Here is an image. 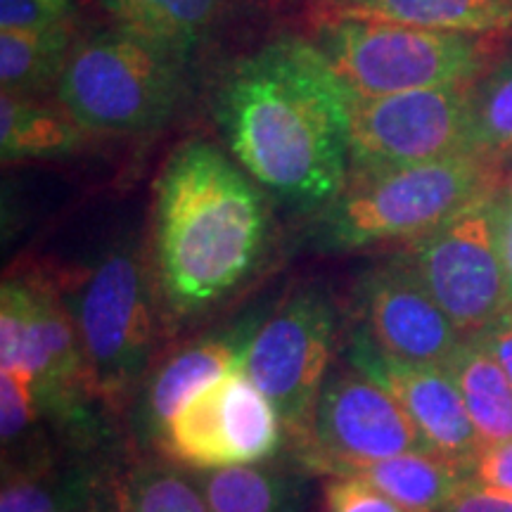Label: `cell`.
Segmentation results:
<instances>
[{
  "mask_svg": "<svg viewBox=\"0 0 512 512\" xmlns=\"http://www.w3.org/2000/svg\"><path fill=\"white\" fill-rule=\"evenodd\" d=\"M79 486H67L50 475H5L0 512H74L81 510Z\"/></svg>",
  "mask_w": 512,
  "mask_h": 512,
  "instance_id": "obj_25",
  "label": "cell"
},
{
  "mask_svg": "<svg viewBox=\"0 0 512 512\" xmlns=\"http://www.w3.org/2000/svg\"><path fill=\"white\" fill-rule=\"evenodd\" d=\"M114 498L119 512H211L192 475L159 463L131 467Z\"/></svg>",
  "mask_w": 512,
  "mask_h": 512,
  "instance_id": "obj_23",
  "label": "cell"
},
{
  "mask_svg": "<svg viewBox=\"0 0 512 512\" xmlns=\"http://www.w3.org/2000/svg\"><path fill=\"white\" fill-rule=\"evenodd\" d=\"M183 57L124 29L79 38L55 86V100L83 131L124 136L171 112Z\"/></svg>",
  "mask_w": 512,
  "mask_h": 512,
  "instance_id": "obj_5",
  "label": "cell"
},
{
  "mask_svg": "<svg viewBox=\"0 0 512 512\" xmlns=\"http://www.w3.org/2000/svg\"><path fill=\"white\" fill-rule=\"evenodd\" d=\"M347 114L349 178L453 155H477L472 133V83L380 98L347 93Z\"/></svg>",
  "mask_w": 512,
  "mask_h": 512,
  "instance_id": "obj_7",
  "label": "cell"
},
{
  "mask_svg": "<svg viewBox=\"0 0 512 512\" xmlns=\"http://www.w3.org/2000/svg\"><path fill=\"white\" fill-rule=\"evenodd\" d=\"M83 356V384L102 399L126 394L155 349V287L133 247L110 249L69 304Z\"/></svg>",
  "mask_w": 512,
  "mask_h": 512,
  "instance_id": "obj_6",
  "label": "cell"
},
{
  "mask_svg": "<svg viewBox=\"0 0 512 512\" xmlns=\"http://www.w3.org/2000/svg\"><path fill=\"white\" fill-rule=\"evenodd\" d=\"M472 339L477 344H482L496 358V363L503 368V373L512 382V306L503 316H498L494 323L486 325L477 335H472Z\"/></svg>",
  "mask_w": 512,
  "mask_h": 512,
  "instance_id": "obj_30",
  "label": "cell"
},
{
  "mask_svg": "<svg viewBox=\"0 0 512 512\" xmlns=\"http://www.w3.org/2000/svg\"><path fill=\"white\" fill-rule=\"evenodd\" d=\"M256 325L259 323H242L235 330L197 339L166 358L147 380L140 399L138 422L147 439L162 441L169 422L181 413L185 403L245 366V351Z\"/></svg>",
  "mask_w": 512,
  "mask_h": 512,
  "instance_id": "obj_15",
  "label": "cell"
},
{
  "mask_svg": "<svg viewBox=\"0 0 512 512\" xmlns=\"http://www.w3.org/2000/svg\"><path fill=\"white\" fill-rule=\"evenodd\" d=\"M306 15L313 29L337 22H389L491 36L512 29V0H309Z\"/></svg>",
  "mask_w": 512,
  "mask_h": 512,
  "instance_id": "obj_16",
  "label": "cell"
},
{
  "mask_svg": "<svg viewBox=\"0 0 512 512\" xmlns=\"http://www.w3.org/2000/svg\"><path fill=\"white\" fill-rule=\"evenodd\" d=\"M444 370L456 382L482 446L512 439V382L496 358L465 337Z\"/></svg>",
  "mask_w": 512,
  "mask_h": 512,
  "instance_id": "obj_20",
  "label": "cell"
},
{
  "mask_svg": "<svg viewBox=\"0 0 512 512\" xmlns=\"http://www.w3.org/2000/svg\"><path fill=\"white\" fill-rule=\"evenodd\" d=\"M439 512H512V498L467 482Z\"/></svg>",
  "mask_w": 512,
  "mask_h": 512,
  "instance_id": "obj_31",
  "label": "cell"
},
{
  "mask_svg": "<svg viewBox=\"0 0 512 512\" xmlns=\"http://www.w3.org/2000/svg\"><path fill=\"white\" fill-rule=\"evenodd\" d=\"M498 238H501V252L505 264V278H508L510 306H512V195H498Z\"/></svg>",
  "mask_w": 512,
  "mask_h": 512,
  "instance_id": "obj_32",
  "label": "cell"
},
{
  "mask_svg": "<svg viewBox=\"0 0 512 512\" xmlns=\"http://www.w3.org/2000/svg\"><path fill=\"white\" fill-rule=\"evenodd\" d=\"M335 477L363 479L406 512H439L470 482V467L434 451H411L344 467Z\"/></svg>",
  "mask_w": 512,
  "mask_h": 512,
  "instance_id": "obj_17",
  "label": "cell"
},
{
  "mask_svg": "<svg viewBox=\"0 0 512 512\" xmlns=\"http://www.w3.org/2000/svg\"><path fill=\"white\" fill-rule=\"evenodd\" d=\"M283 418L245 370H233L185 403L162 448L192 470L264 463L283 444Z\"/></svg>",
  "mask_w": 512,
  "mask_h": 512,
  "instance_id": "obj_10",
  "label": "cell"
},
{
  "mask_svg": "<svg viewBox=\"0 0 512 512\" xmlns=\"http://www.w3.org/2000/svg\"><path fill=\"white\" fill-rule=\"evenodd\" d=\"M114 27L188 57L211 29L221 0H100Z\"/></svg>",
  "mask_w": 512,
  "mask_h": 512,
  "instance_id": "obj_21",
  "label": "cell"
},
{
  "mask_svg": "<svg viewBox=\"0 0 512 512\" xmlns=\"http://www.w3.org/2000/svg\"><path fill=\"white\" fill-rule=\"evenodd\" d=\"M356 309L358 330L377 349L415 366L444 368L465 339L408 259H394L363 275Z\"/></svg>",
  "mask_w": 512,
  "mask_h": 512,
  "instance_id": "obj_13",
  "label": "cell"
},
{
  "mask_svg": "<svg viewBox=\"0 0 512 512\" xmlns=\"http://www.w3.org/2000/svg\"><path fill=\"white\" fill-rule=\"evenodd\" d=\"M211 512H311L313 489L304 475L268 465H233L195 475Z\"/></svg>",
  "mask_w": 512,
  "mask_h": 512,
  "instance_id": "obj_18",
  "label": "cell"
},
{
  "mask_svg": "<svg viewBox=\"0 0 512 512\" xmlns=\"http://www.w3.org/2000/svg\"><path fill=\"white\" fill-rule=\"evenodd\" d=\"M266 238L254 178L207 140L178 145L155 192V280L169 316L221 304L259 264Z\"/></svg>",
  "mask_w": 512,
  "mask_h": 512,
  "instance_id": "obj_2",
  "label": "cell"
},
{
  "mask_svg": "<svg viewBox=\"0 0 512 512\" xmlns=\"http://www.w3.org/2000/svg\"><path fill=\"white\" fill-rule=\"evenodd\" d=\"M470 482L512 498V439L482 446L470 467Z\"/></svg>",
  "mask_w": 512,
  "mask_h": 512,
  "instance_id": "obj_29",
  "label": "cell"
},
{
  "mask_svg": "<svg viewBox=\"0 0 512 512\" xmlns=\"http://www.w3.org/2000/svg\"><path fill=\"white\" fill-rule=\"evenodd\" d=\"M74 24L43 31H0V88L3 93L38 95L57 86L76 46Z\"/></svg>",
  "mask_w": 512,
  "mask_h": 512,
  "instance_id": "obj_22",
  "label": "cell"
},
{
  "mask_svg": "<svg viewBox=\"0 0 512 512\" xmlns=\"http://www.w3.org/2000/svg\"><path fill=\"white\" fill-rule=\"evenodd\" d=\"M494 195V159L484 155H453L356 176L335 202L323 207L318 238L328 249L413 242Z\"/></svg>",
  "mask_w": 512,
  "mask_h": 512,
  "instance_id": "obj_3",
  "label": "cell"
},
{
  "mask_svg": "<svg viewBox=\"0 0 512 512\" xmlns=\"http://www.w3.org/2000/svg\"><path fill=\"white\" fill-rule=\"evenodd\" d=\"M472 133L477 155L496 162L512 152V60L498 64L482 86L472 88Z\"/></svg>",
  "mask_w": 512,
  "mask_h": 512,
  "instance_id": "obj_24",
  "label": "cell"
},
{
  "mask_svg": "<svg viewBox=\"0 0 512 512\" xmlns=\"http://www.w3.org/2000/svg\"><path fill=\"white\" fill-rule=\"evenodd\" d=\"M34 377L41 406H67L83 382V356L74 316L46 280L12 278L0 290V368Z\"/></svg>",
  "mask_w": 512,
  "mask_h": 512,
  "instance_id": "obj_12",
  "label": "cell"
},
{
  "mask_svg": "<svg viewBox=\"0 0 512 512\" xmlns=\"http://www.w3.org/2000/svg\"><path fill=\"white\" fill-rule=\"evenodd\" d=\"M311 43L349 95L380 98L427 88L470 86L484 69V36L389 22H337Z\"/></svg>",
  "mask_w": 512,
  "mask_h": 512,
  "instance_id": "obj_4",
  "label": "cell"
},
{
  "mask_svg": "<svg viewBox=\"0 0 512 512\" xmlns=\"http://www.w3.org/2000/svg\"><path fill=\"white\" fill-rule=\"evenodd\" d=\"M216 119L235 162L280 200L328 207L347 188V93L311 41L285 38L242 60Z\"/></svg>",
  "mask_w": 512,
  "mask_h": 512,
  "instance_id": "obj_1",
  "label": "cell"
},
{
  "mask_svg": "<svg viewBox=\"0 0 512 512\" xmlns=\"http://www.w3.org/2000/svg\"><path fill=\"white\" fill-rule=\"evenodd\" d=\"M508 195H512V169H510V185H508Z\"/></svg>",
  "mask_w": 512,
  "mask_h": 512,
  "instance_id": "obj_33",
  "label": "cell"
},
{
  "mask_svg": "<svg viewBox=\"0 0 512 512\" xmlns=\"http://www.w3.org/2000/svg\"><path fill=\"white\" fill-rule=\"evenodd\" d=\"M38 401L34 377L24 368H0V434L3 444L17 441L36 420Z\"/></svg>",
  "mask_w": 512,
  "mask_h": 512,
  "instance_id": "obj_26",
  "label": "cell"
},
{
  "mask_svg": "<svg viewBox=\"0 0 512 512\" xmlns=\"http://www.w3.org/2000/svg\"><path fill=\"white\" fill-rule=\"evenodd\" d=\"M408 264L465 337L510 309L498 238V195L413 240Z\"/></svg>",
  "mask_w": 512,
  "mask_h": 512,
  "instance_id": "obj_9",
  "label": "cell"
},
{
  "mask_svg": "<svg viewBox=\"0 0 512 512\" xmlns=\"http://www.w3.org/2000/svg\"><path fill=\"white\" fill-rule=\"evenodd\" d=\"M88 133L60 102L38 95H0V157L3 164L24 159L67 157L86 143Z\"/></svg>",
  "mask_w": 512,
  "mask_h": 512,
  "instance_id": "obj_19",
  "label": "cell"
},
{
  "mask_svg": "<svg viewBox=\"0 0 512 512\" xmlns=\"http://www.w3.org/2000/svg\"><path fill=\"white\" fill-rule=\"evenodd\" d=\"M323 512H406L358 477H335L325 484Z\"/></svg>",
  "mask_w": 512,
  "mask_h": 512,
  "instance_id": "obj_28",
  "label": "cell"
},
{
  "mask_svg": "<svg viewBox=\"0 0 512 512\" xmlns=\"http://www.w3.org/2000/svg\"><path fill=\"white\" fill-rule=\"evenodd\" d=\"M339 316L318 287L294 292L249 337L242 370L275 403L290 437L306 439L335 363Z\"/></svg>",
  "mask_w": 512,
  "mask_h": 512,
  "instance_id": "obj_8",
  "label": "cell"
},
{
  "mask_svg": "<svg viewBox=\"0 0 512 512\" xmlns=\"http://www.w3.org/2000/svg\"><path fill=\"white\" fill-rule=\"evenodd\" d=\"M74 19V0H0V31H43Z\"/></svg>",
  "mask_w": 512,
  "mask_h": 512,
  "instance_id": "obj_27",
  "label": "cell"
},
{
  "mask_svg": "<svg viewBox=\"0 0 512 512\" xmlns=\"http://www.w3.org/2000/svg\"><path fill=\"white\" fill-rule=\"evenodd\" d=\"M335 363L320 389L309 434L311 463L337 475L351 465L432 451L418 425L380 384L370 382L344 358Z\"/></svg>",
  "mask_w": 512,
  "mask_h": 512,
  "instance_id": "obj_11",
  "label": "cell"
},
{
  "mask_svg": "<svg viewBox=\"0 0 512 512\" xmlns=\"http://www.w3.org/2000/svg\"><path fill=\"white\" fill-rule=\"evenodd\" d=\"M344 361L370 382L380 384L396 403L411 415L434 453L472 467L482 441L477 437L470 413L456 382L444 368L415 366L377 349L361 330L351 332Z\"/></svg>",
  "mask_w": 512,
  "mask_h": 512,
  "instance_id": "obj_14",
  "label": "cell"
}]
</instances>
